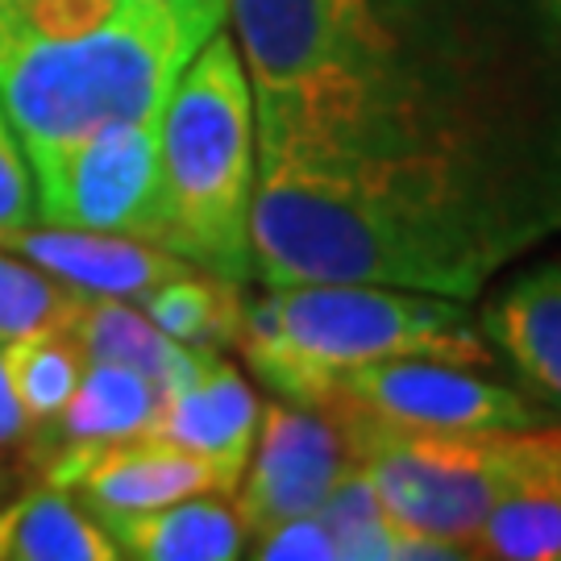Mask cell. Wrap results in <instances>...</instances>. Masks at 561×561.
<instances>
[{"label":"cell","mask_w":561,"mask_h":561,"mask_svg":"<svg viewBox=\"0 0 561 561\" xmlns=\"http://www.w3.org/2000/svg\"><path fill=\"white\" fill-rule=\"evenodd\" d=\"M479 333L500 354L516 391L561 421V259H541L503 279L479 308Z\"/></svg>","instance_id":"obj_10"},{"label":"cell","mask_w":561,"mask_h":561,"mask_svg":"<svg viewBox=\"0 0 561 561\" xmlns=\"http://www.w3.org/2000/svg\"><path fill=\"white\" fill-rule=\"evenodd\" d=\"M341 424L350 458L366 470L391 520L454 541L470 553L482 516L516 482V433H437L375 421L350 408H324Z\"/></svg>","instance_id":"obj_5"},{"label":"cell","mask_w":561,"mask_h":561,"mask_svg":"<svg viewBox=\"0 0 561 561\" xmlns=\"http://www.w3.org/2000/svg\"><path fill=\"white\" fill-rule=\"evenodd\" d=\"M42 482L76 491L101 520L125 516V512H150V507L204 495V491H221V495L238 491V479L217 461L196 458L175 445L150 442V437H134V442L108 445L83 458L55 461L42 470Z\"/></svg>","instance_id":"obj_9"},{"label":"cell","mask_w":561,"mask_h":561,"mask_svg":"<svg viewBox=\"0 0 561 561\" xmlns=\"http://www.w3.org/2000/svg\"><path fill=\"white\" fill-rule=\"evenodd\" d=\"M150 4H159V9H167V13H175V18H180L201 42L213 38V34L225 25V18H229V0H150Z\"/></svg>","instance_id":"obj_24"},{"label":"cell","mask_w":561,"mask_h":561,"mask_svg":"<svg viewBox=\"0 0 561 561\" xmlns=\"http://www.w3.org/2000/svg\"><path fill=\"white\" fill-rule=\"evenodd\" d=\"M259 416L262 400L250 379L225 354H208L192 379L162 391L159 412L141 437L217 461L221 470L241 479L254 449Z\"/></svg>","instance_id":"obj_11"},{"label":"cell","mask_w":561,"mask_h":561,"mask_svg":"<svg viewBox=\"0 0 561 561\" xmlns=\"http://www.w3.org/2000/svg\"><path fill=\"white\" fill-rule=\"evenodd\" d=\"M121 558L134 561H233L245 558V528L221 491L162 503L150 512L104 516Z\"/></svg>","instance_id":"obj_14"},{"label":"cell","mask_w":561,"mask_h":561,"mask_svg":"<svg viewBox=\"0 0 561 561\" xmlns=\"http://www.w3.org/2000/svg\"><path fill=\"white\" fill-rule=\"evenodd\" d=\"M245 553L262 561H337V545H333V533L324 528L321 512H308V516H291L250 537Z\"/></svg>","instance_id":"obj_22"},{"label":"cell","mask_w":561,"mask_h":561,"mask_svg":"<svg viewBox=\"0 0 561 561\" xmlns=\"http://www.w3.org/2000/svg\"><path fill=\"white\" fill-rule=\"evenodd\" d=\"M117 545L88 503L55 482L0 503V561H117Z\"/></svg>","instance_id":"obj_15"},{"label":"cell","mask_w":561,"mask_h":561,"mask_svg":"<svg viewBox=\"0 0 561 561\" xmlns=\"http://www.w3.org/2000/svg\"><path fill=\"white\" fill-rule=\"evenodd\" d=\"M67 333L76 337L83 362L129 366V370L146 375L159 391L187 382L208 358V350H187L180 341H171L138 304L117 300V296H83Z\"/></svg>","instance_id":"obj_16"},{"label":"cell","mask_w":561,"mask_h":561,"mask_svg":"<svg viewBox=\"0 0 561 561\" xmlns=\"http://www.w3.org/2000/svg\"><path fill=\"white\" fill-rule=\"evenodd\" d=\"M0 250H13V254L42 266L46 275H55L76 291L117 296V300H138L150 287H159L162 279H175V275L196 266V262L180 259L162 245H150V241L62 229V225L42 221H34L25 233H18Z\"/></svg>","instance_id":"obj_12"},{"label":"cell","mask_w":561,"mask_h":561,"mask_svg":"<svg viewBox=\"0 0 561 561\" xmlns=\"http://www.w3.org/2000/svg\"><path fill=\"white\" fill-rule=\"evenodd\" d=\"M88 291H76L13 250H0V341L38 329H71Z\"/></svg>","instance_id":"obj_20"},{"label":"cell","mask_w":561,"mask_h":561,"mask_svg":"<svg viewBox=\"0 0 561 561\" xmlns=\"http://www.w3.org/2000/svg\"><path fill=\"white\" fill-rule=\"evenodd\" d=\"M30 445H34V428H30L25 412L18 408V400H13L4 366H0V461H25L30 458Z\"/></svg>","instance_id":"obj_23"},{"label":"cell","mask_w":561,"mask_h":561,"mask_svg":"<svg viewBox=\"0 0 561 561\" xmlns=\"http://www.w3.org/2000/svg\"><path fill=\"white\" fill-rule=\"evenodd\" d=\"M245 283L221 279L213 271H183L175 279H162L138 296V308L159 324L171 341L187 350H208V354H229L241 333V308H245Z\"/></svg>","instance_id":"obj_18"},{"label":"cell","mask_w":561,"mask_h":561,"mask_svg":"<svg viewBox=\"0 0 561 561\" xmlns=\"http://www.w3.org/2000/svg\"><path fill=\"white\" fill-rule=\"evenodd\" d=\"M162 250L221 279L250 283V208L259 129L245 62L229 30L187 59L159 113Z\"/></svg>","instance_id":"obj_4"},{"label":"cell","mask_w":561,"mask_h":561,"mask_svg":"<svg viewBox=\"0 0 561 561\" xmlns=\"http://www.w3.org/2000/svg\"><path fill=\"white\" fill-rule=\"evenodd\" d=\"M345 461L350 449L333 412L287 400L262 403L254 449L233 491L245 541L266 533L271 524L317 512L341 479Z\"/></svg>","instance_id":"obj_8"},{"label":"cell","mask_w":561,"mask_h":561,"mask_svg":"<svg viewBox=\"0 0 561 561\" xmlns=\"http://www.w3.org/2000/svg\"><path fill=\"white\" fill-rule=\"evenodd\" d=\"M159 400L162 391L138 370L117 366V362H83L76 396L62 408L59 421L34 437L25 466L46 470L55 461H71L108 449V445L134 442L154 421Z\"/></svg>","instance_id":"obj_13"},{"label":"cell","mask_w":561,"mask_h":561,"mask_svg":"<svg viewBox=\"0 0 561 561\" xmlns=\"http://www.w3.org/2000/svg\"><path fill=\"white\" fill-rule=\"evenodd\" d=\"M0 366H4L13 400H18L34 437H38L59 421L62 408L76 396L83 375V354L67 329H38V333H25V337L0 341Z\"/></svg>","instance_id":"obj_19"},{"label":"cell","mask_w":561,"mask_h":561,"mask_svg":"<svg viewBox=\"0 0 561 561\" xmlns=\"http://www.w3.org/2000/svg\"><path fill=\"white\" fill-rule=\"evenodd\" d=\"M321 512L324 528L333 533L341 561H424V558H470L461 545L437 541V537H421L412 528L391 520V512L382 507V500L375 495V486L366 479L358 461L350 458L341 479L333 482V491L324 495Z\"/></svg>","instance_id":"obj_17"},{"label":"cell","mask_w":561,"mask_h":561,"mask_svg":"<svg viewBox=\"0 0 561 561\" xmlns=\"http://www.w3.org/2000/svg\"><path fill=\"white\" fill-rule=\"evenodd\" d=\"M30 171L42 225L162 245L159 117L101 125Z\"/></svg>","instance_id":"obj_6"},{"label":"cell","mask_w":561,"mask_h":561,"mask_svg":"<svg viewBox=\"0 0 561 561\" xmlns=\"http://www.w3.org/2000/svg\"><path fill=\"white\" fill-rule=\"evenodd\" d=\"M34 221H38L34 171H30V159L21 150L13 121L0 108V245H9Z\"/></svg>","instance_id":"obj_21"},{"label":"cell","mask_w":561,"mask_h":561,"mask_svg":"<svg viewBox=\"0 0 561 561\" xmlns=\"http://www.w3.org/2000/svg\"><path fill=\"white\" fill-rule=\"evenodd\" d=\"M250 262L470 304L561 233V0H229Z\"/></svg>","instance_id":"obj_1"},{"label":"cell","mask_w":561,"mask_h":561,"mask_svg":"<svg viewBox=\"0 0 561 561\" xmlns=\"http://www.w3.org/2000/svg\"><path fill=\"white\" fill-rule=\"evenodd\" d=\"M329 408L366 412L375 421L437 433H495L549 424L516 387L495 382L479 366L445 358H382L350 370Z\"/></svg>","instance_id":"obj_7"},{"label":"cell","mask_w":561,"mask_h":561,"mask_svg":"<svg viewBox=\"0 0 561 561\" xmlns=\"http://www.w3.org/2000/svg\"><path fill=\"white\" fill-rule=\"evenodd\" d=\"M233 350L275 400L304 408H329L337 382L366 362H491L461 300L382 283H275L245 296Z\"/></svg>","instance_id":"obj_3"},{"label":"cell","mask_w":561,"mask_h":561,"mask_svg":"<svg viewBox=\"0 0 561 561\" xmlns=\"http://www.w3.org/2000/svg\"><path fill=\"white\" fill-rule=\"evenodd\" d=\"M201 46L150 0H0V108L38 162L101 125L159 117Z\"/></svg>","instance_id":"obj_2"}]
</instances>
